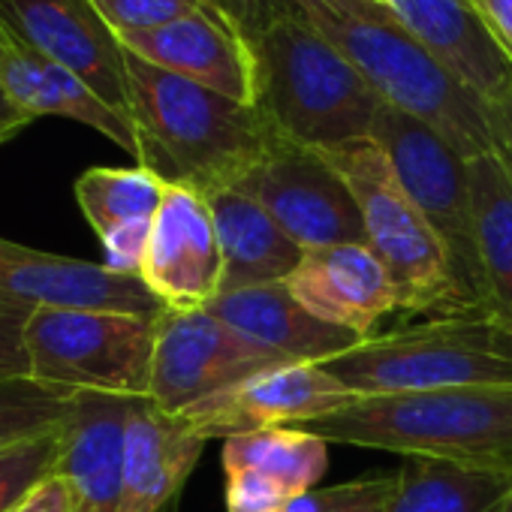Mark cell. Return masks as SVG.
Here are the masks:
<instances>
[{
  "mask_svg": "<svg viewBox=\"0 0 512 512\" xmlns=\"http://www.w3.org/2000/svg\"><path fill=\"white\" fill-rule=\"evenodd\" d=\"M130 118L139 166L202 196L241 187L266 160L278 133L256 106L166 73L127 52Z\"/></svg>",
  "mask_w": 512,
  "mask_h": 512,
  "instance_id": "obj_1",
  "label": "cell"
},
{
  "mask_svg": "<svg viewBox=\"0 0 512 512\" xmlns=\"http://www.w3.org/2000/svg\"><path fill=\"white\" fill-rule=\"evenodd\" d=\"M383 97L419 118L464 160L491 154L485 100L473 94L383 0H287Z\"/></svg>",
  "mask_w": 512,
  "mask_h": 512,
  "instance_id": "obj_2",
  "label": "cell"
},
{
  "mask_svg": "<svg viewBox=\"0 0 512 512\" xmlns=\"http://www.w3.org/2000/svg\"><path fill=\"white\" fill-rule=\"evenodd\" d=\"M250 46L253 106L281 139L317 151L371 139L383 97L293 7L281 10Z\"/></svg>",
  "mask_w": 512,
  "mask_h": 512,
  "instance_id": "obj_3",
  "label": "cell"
},
{
  "mask_svg": "<svg viewBox=\"0 0 512 512\" xmlns=\"http://www.w3.org/2000/svg\"><path fill=\"white\" fill-rule=\"evenodd\" d=\"M326 443L512 467V386H464L419 395L356 398L350 407L305 422Z\"/></svg>",
  "mask_w": 512,
  "mask_h": 512,
  "instance_id": "obj_4",
  "label": "cell"
},
{
  "mask_svg": "<svg viewBox=\"0 0 512 512\" xmlns=\"http://www.w3.org/2000/svg\"><path fill=\"white\" fill-rule=\"evenodd\" d=\"M320 365L356 398L512 386V323L491 311L425 317Z\"/></svg>",
  "mask_w": 512,
  "mask_h": 512,
  "instance_id": "obj_5",
  "label": "cell"
},
{
  "mask_svg": "<svg viewBox=\"0 0 512 512\" xmlns=\"http://www.w3.org/2000/svg\"><path fill=\"white\" fill-rule=\"evenodd\" d=\"M323 154L356 196L365 223V244L374 250L395 287L398 311L422 317L467 314L446 244L407 196L380 145L374 139H362Z\"/></svg>",
  "mask_w": 512,
  "mask_h": 512,
  "instance_id": "obj_6",
  "label": "cell"
},
{
  "mask_svg": "<svg viewBox=\"0 0 512 512\" xmlns=\"http://www.w3.org/2000/svg\"><path fill=\"white\" fill-rule=\"evenodd\" d=\"M157 320L37 308L25 323L31 380L67 392L148 398Z\"/></svg>",
  "mask_w": 512,
  "mask_h": 512,
  "instance_id": "obj_7",
  "label": "cell"
},
{
  "mask_svg": "<svg viewBox=\"0 0 512 512\" xmlns=\"http://www.w3.org/2000/svg\"><path fill=\"white\" fill-rule=\"evenodd\" d=\"M371 139L389 157L401 187L446 244L464 311H491L473 238L467 169L470 160H464L428 124L389 103H383V109L377 112Z\"/></svg>",
  "mask_w": 512,
  "mask_h": 512,
  "instance_id": "obj_8",
  "label": "cell"
},
{
  "mask_svg": "<svg viewBox=\"0 0 512 512\" xmlns=\"http://www.w3.org/2000/svg\"><path fill=\"white\" fill-rule=\"evenodd\" d=\"M281 365L296 362L244 338L205 308L166 311L157 320L148 401L157 410L184 419L247 377Z\"/></svg>",
  "mask_w": 512,
  "mask_h": 512,
  "instance_id": "obj_9",
  "label": "cell"
},
{
  "mask_svg": "<svg viewBox=\"0 0 512 512\" xmlns=\"http://www.w3.org/2000/svg\"><path fill=\"white\" fill-rule=\"evenodd\" d=\"M260 202L302 247L365 244V223L344 175L317 148L275 139L266 160L238 187Z\"/></svg>",
  "mask_w": 512,
  "mask_h": 512,
  "instance_id": "obj_10",
  "label": "cell"
},
{
  "mask_svg": "<svg viewBox=\"0 0 512 512\" xmlns=\"http://www.w3.org/2000/svg\"><path fill=\"white\" fill-rule=\"evenodd\" d=\"M0 25L130 118L127 52L91 0H0Z\"/></svg>",
  "mask_w": 512,
  "mask_h": 512,
  "instance_id": "obj_11",
  "label": "cell"
},
{
  "mask_svg": "<svg viewBox=\"0 0 512 512\" xmlns=\"http://www.w3.org/2000/svg\"><path fill=\"white\" fill-rule=\"evenodd\" d=\"M353 401L356 395L323 365L296 362L247 377L184 419L202 440H229L263 428H302Z\"/></svg>",
  "mask_w": 512,
  "mask_h": 512,
  "instance_id": "obj_12",
  "label": "cell"
},
{
  "mask_svg": "<svg viewBox=\"0 0 512 512\" xmlns=\"http://www.w3.org/2000/svg\"><path fill=\"white\" fill-rule=\"evenodd\" d=\"M220 244L208 199L184 184H166L151 226L139 278L166 311H199L220 296Z\"/></svg>",
  "mask_w": 512,
  "mask_h": 512,
  "instance_id": "obj_13",
  "label": "cell"
},
{
  "mask_svg": "<svg viewBox=\"0 0 512 512\" xmlns=\"http://www.w3.org/2000/svg\"><path fill=\"white\" fill-rule=\"evenodd\" d=\"M0 296L34 308L109 311L139 320H160L166 305L142 278L118 275L100 263L31 250L0 238Z\"/></svg>",
  "mask_w": 512,
  "mask_h": 512,
  "instance_id": "obj_14",
  "label": "cell"
},
{
  "mask_svg": "<svg viewBox=\"0 0 512 512\" xmlns=\"http://www.w3.org/2000/svg\"><path fill=\"white\" fill-rule=\"evenodd\" d=\"M124 52L229 100L256 103V55L229 16L193 13L178 22L121 34Z\"/></svg>",
  "mask_w": 512,
  "mask_h": 512,
  "instance_id": "obj_15",
  "label": "cell"
},
{
  "mask_svg": "<svg viewBox=\"0 0 512 512\" xmlns=\"http://www.w3.org/2000/svg\"><path fill=\"white\" fill-rule=\"evenodd\" d=\"M284 284L305 311L362 341L374 335L383 317L398 311L395 287L368 244L305 250L302 263Z\"/></svg>",
  "mask_w": 512,
  "mask_h": 512,
  "instance_id": "obj_16",
  "label": "cell"
},
{
  "mask_svg": "<svg viewBox=\"0 0 512 512\" xmlns=\"http://www.w3.org/2000/svg\"><path fill=\"white\" fill-rule=\"evenodd\" d=\"M139 398L73 392L61 428L58 476L70 488L73 512H115L124 482L127 422Z\"/></svg>",
  "mask_w": 512,
  "mask_h": 512,
  "instance_id": "obj_17",
  "label": "cell"
},
{
  "mask_svg": "<svg viewBox=\"0 0 512 512\" xmlns=\"http://www.w3.org/2000/svg\"><path fill=\"white\" fill-rule=\"evenodd\" d=\"M220 323L232 326L244 338L263 344L290 362L320 365L326 359H335L356 347L362 338L338 329L332 323H323L311 311H305L287 284H266V287H250L238 293H223L205 308Z\"/></svg>",
  "mask_w": 512,
  "mask_h": 512,
  "instance_id": "obj_18",
  "label": "cell"
},
{
  "mask_svg": "<svg viewBox=\"0 0 512 512\" xmlns=\"http://www.w3.org/2000/svg\"><path fill=\"white\" fill-rule=\"evenodd\" d=\"M205 443L187 419L139 398L127 422L124 482L115 512H160L199 464Z\"/></svg>",
  "mask_w": 512,
  "mask_h": 512,
  "instance_id": "obj_19",
  "label": "cell"
},
{
  "mask_svg": "<svg viewBox=\"0 0 512 512\" xmlns=\"http://www.w3.org/2000/svg\"><path fill=\"white\" fill-rule=\"evenodd\" d=\"M220 244V296L287 281L305 250L247 190L229 187L205 196Z\"/></svg>",
  "mask_w": 512,
  "mask_h": 512,
  "instance_id": "obj_20",
  "label": "cell"
},
{
  "mask_svg": "<svg viewBox=\"0 0 512 512\" xmlns=\"http://www.w3.org/2000/svg\"><path fill=\"white\" fill-rule=\"evenodd\" d=\"M0 88L34 118L61 115L88 124L139 160V136L133 121L100 100L79 76L22 46L19 40L0 46Z\"/></svg>",
  "mask_w": 512,
  "mask_h": 512,
  "instance_id": "obj_21",
  "label": "cell"
},
{
  "mask_svg": "<svg viewBox=\"0 0 512 512\" xmlns=\"http://www.w3.org/2000/svg\"><path fill=\"white\" fill-rule=\"evenodd\" d=\"M383 4L482 100L512 82L509 58L494 46L467 0H383Z\"/></svg>",
  "mask_w": 512,
  "mask_h": 512,
  "instance_id": "obj_22",
  "label": "cell"
},
{
  "mask_svg": "<svg viewBox=\"0 0 512 512\" xmlns=\"http://www.w3.org/2000/svg\"><path fill=\"white\" fill-rule=\"evenodd\" d=\"M512 467L404 458L386 512H509Z\"/></svg>",
  "mask_w": 512,
  "mask_h": 512,
  "instance_id": "obj_23",
  "label": "cell"
},
{
  "mask_svg": "<svg viewBox=\"0 0 512 512\" xmlns=\"http://www.w3.org/2000/svg\"><path fill=\"white\" fill-rule=\"evenodd\" d=\"M467 169L473 238L488 305L497 317L512 323V178L494 151L473 157Z\"/></svg>",
  "mask_w": 512,
  "mask_h": 512,
  "instance_id": "obj_24",
  "label": "cell"
},
{
  "mask_svg": "<svg viewBox=\"0 0 512 512\" xmlns=\"http://www.w3.org/2000/svg\"><path fill=\"white\" fill-rule=\"evenodd\" d=\"M226 470H250L278 485L290 500L320 488L329 470V443L302 428H263L223 440Z\"/></svg>",
  "mask_w": 512,
  "mask_h": 512,
  "instance_id": "obj_25",
  "label": "cell"
},
{
  "mask_svg": "<svg viewBox=\"0 0 512 512\" xmlns=\"http://www.w3.org/2000/svg\"><path fill=\"white\" fill-rule=\"evenodd\" d=\"M163 193L166 181L145 166H94L76 181V202L100 238L130 223H151L160 211Z\"/></svg>",
  "mask_w": 512,
  "mask_h": 512,
  "instance_id": "obj_26",
  "label": "cell"
},
{
  "mask_svg": "<svg viewBox=\"0 0 512 512\" xmlns=\"http://www.w3.org/2000/svg\"><path fill=\"white\" fill-rule=\"evenodd\" d=\"M73 392L37 380L0 383V449L22 440L58 434L67 422Z\"/></svg>",
  "mask_w": 512,
  "mask_h": 512,
  "instance_id": "obj_27",
  "label": "cell"
},
{
  "mask_svg": "<svg viewBox=\"0 0 512 512\" xmlns=\"http://www.w3.org/2000/svg\"><path fill=\"white\" fill-rule=\"evenodd\" d=\"M61 467V431L0 449V512H16L22 500Z\"/></svg>",
  "mask_w": 512,
  "mask_h": 512,
  "instance_id": "obj_28",
  "label": "cell"
},
{
  "mask_svg": "<svg viewBox=\"0 0 512 512\" xmlns=\"http://www.w3.org/2000/svg\"><path fill=\"white\" fill-rule=\"evenodd\" d=\"M91 4L118 37L136 34V31H151V28L178 22L193 13L226 16V10L217 4V0H91Z\"/></svg>",
  "mask_w": 512,
  "mask_h": 512,
  "instance_id": "obj_29",
  "label": "cell"
},
{
  "mask_svg": "<svg viewBox=\"0 0 512 512\" xmlns=\"http://www.w3.org/2000/svg\"><path fill=\"white\" fill-rule=\"evenodd\" d=\"M392 485H395V470L371 473L362 479L299 494L296 500H290L287 512H386Z\"/></svg>",
  "mask_w": 512,
  "mask_h": 512,
  "instance_id": "obj_30",
  "label": "cell"
},
{
  "mask_svg": "<svg viewBox=\"0 0 512 512\" xmlns=\"http://www.w3.org/2000/svg\"><path fill=\"white\" fill-rule=\"evenodd\" d=\"M37 308L0 296V383L31 380V359L25 347V323Z\"/></svg>",
  "mask_w": 512,
  "mask_h": 512,
  "instance_id": "obj_31",
  "label": "cell"
},
{
  "mask_svg": "<svg viewBox=\"0 0 512 512\" xmlns=\"http://www.w3.org/2000/svg\"><path fill=\"white\" fill-rule=\"evenodd\" d=\"M226 512H287L290 497L250 470H226ZM296 500V497H293Z\"/></svg>",
  "mask_w": 512,
  "mask_h": 512,
  "instance_id": "obj_32",
  "label": "cell"
},
{
  "mask_svg": "<svg viewBox=\"0 0 512 512\" xmlns=\"http://www.w3.org/2000/svg\"><path fill=\"white\" fill-rule=\"evenodd\" d=\"M217 4L238 25L247 43H253L281 10H287V0H217Z\"/></svg>",
  "mask_w": 512,
  "mask_h": 512,
  "instance_id": "obj_33",
  "label": "cell"
},
{
  "mask_svg": "<svg viewBox=\"0 0 512 512\" xmlns=\"http://www.w3.org/2000/svg\"><path fill=\"white\" fill-rule=\"evenodd\" d=\"M485 118L491 130L494 154L512 178V82L506 85L503 94H497L494 100H485Z\"/></svg>",
  "mask_w": 512,
  "mask_h": 512,
  "instance_id": "obj_34",
  "label": "cell"
},
{
  "mask_svg": "<svg viewBox=\"0 0 512 512\" xmlns=\"http://www.w3.org/2000/svg\"><path fill=\"white\" fill-rule=\"evenodd\" d=\"M479 25L512 64V0H467Z\"/></svg>",
  "mask_w": 512,
  "mask_h": 512,
  "instance_id": "obj_35",
  "label": "cell"
},
{
  "mask_svg": "<svg viewBox=\"0 0 512 512\" xmlns=\"http://www.w3.org/2000/svg\"><path fill=\"white\" fill-rule=\"evenodd\" d=\"M16 512H73V500H70V488L67 482L55 473L49 476L43 485H37Z\"/></svg>",
  "mask_w": 512,
  "mask_h": 512,
  "instance_id": "obj_36",
  "label": "cell"
},
{
  "mask_svg": "<svg viewBox=\"0 0 512 512\" xmlns=\"http://www.w3.org/2000/svg\"><path fill=\"white\" fill-rule=\"evenodd\" d=\"M37 118L31 112H25L16 100H10V94L0 88V145L16 139L22 130H28Z\"/></svg>",
  "mask_w": 512,
  "mask_h": 512,
  "instance_id": "obj_37",
  "label": "cell"
},
{
  "mask_svg": "<svg viewBox=\"0 0 512 512\" xmlns=\"http://www.w3.org/2000/svg\"><path fill=\"white\" fill-rule=\"evenodd\" d=\"M7 43H13V37L7 34V28H4V25H0V46H7Z\"/></svg>",
  "mask_w": 512,
  "mask_h": 512,
  "instance_id": "obj_38",
  "label": "cell"
},
{
  "mask_svg": "<svg viewBox=\"0 0 512 512\" xmlns=\"http://www.w3.org/2000/svg\"><path fill=\"white\" fill-rule=\"evenodd\" d=\"M509 512H512V506H509Z\"/></svg>",
  "mask_w": 512,
  "mask_h": 512,
  "instance_id": "obj_39",
  "label": "cell"
}]
</instances>
